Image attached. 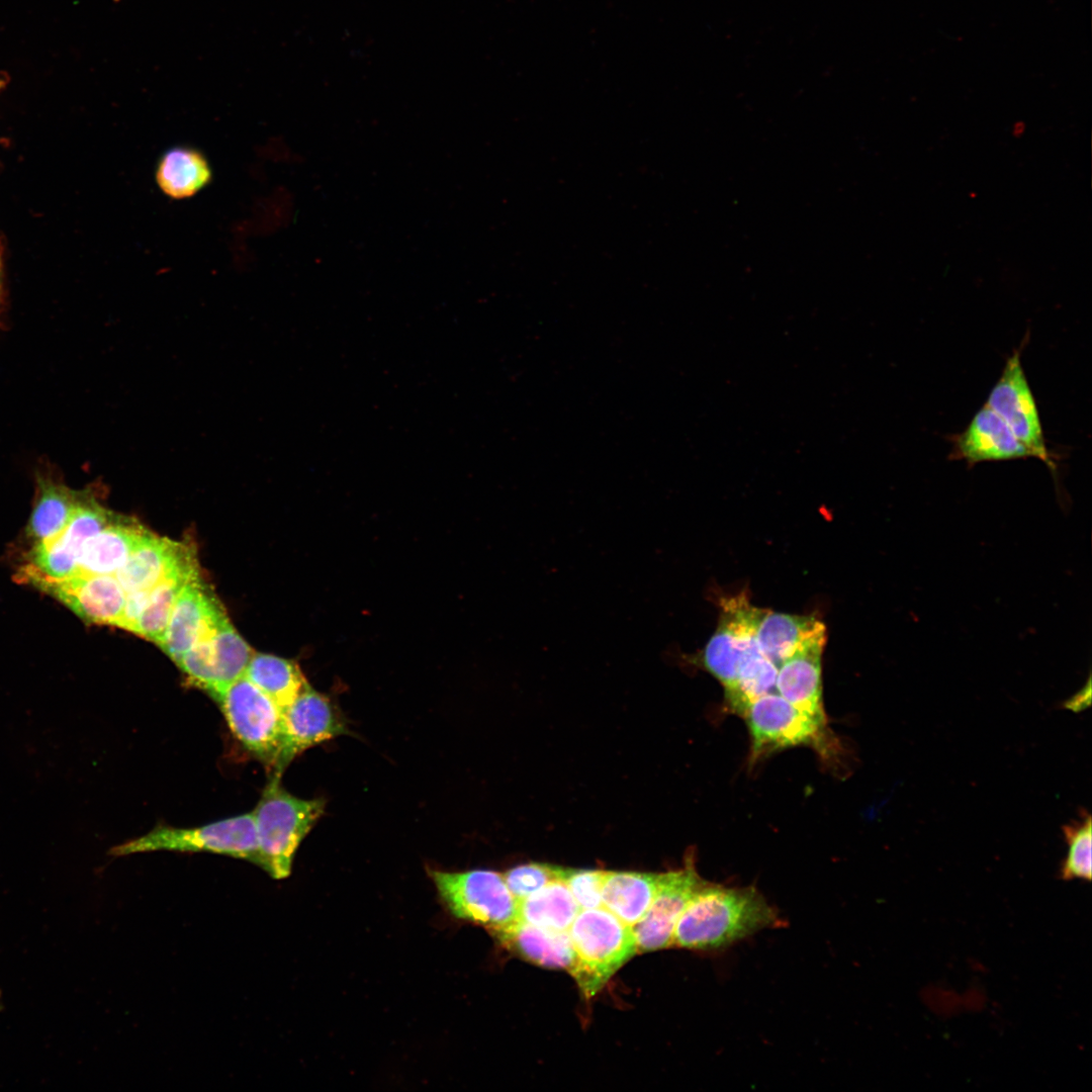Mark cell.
<instances>
[{"label":"cell","mask_w":1092,"mask_h":1092,"mask_svg":"<svg viewBox=\"0 0 1092 1092\" xmlns=\"http://www.w3.org/2000/svg\"><path fill=\"white\" fill-rule=\"evenodd\" d=\"M780 922L777 910L755 888L704 882L676 923L672 945L719 950Z\"/></svg>","instance_id":"obj_1"},{"label":"cell","mask_w":1092,"mask_h":1092,"mask_svg":"<svg viewBox=\"0 0 1092 1092\" xmlns=\"http://www.w3.org/2000/svg\"><path fill=\"white\" fill-rule=\"evenodd\" d=\"M214 701L236 738L273 770L283 740L280 708L245 675L231 684Z\"/></svg>","instance_id":"obj_7"},{"label":"cell","mask_w":1092,"mask_h":1092,"mask_svg":"<svg viewBox=\"0 0 1092 1092\" xmlns=\"http://www.w3.org/2000/svg\"><path fill=\"white\" fill-rule=\"evenodd\" d=\"M273 774L252 812L259 867L275 879L291 872L294 853L325 811L324 799H301L282 787Z\"/></svg>","instance_id":"obj_2"},{"label":"cell","mask_w":1092,"mask_h":1092,"mask_svg":"<svg viewBox=\"0 0 1092 1092\" xmlns=\"http://www.w3.org/2000/svg\"><path fill=\"white\" fill-rule=\"evenodd\" d=\"M762 653L778 667L798 653L823 649L826 626L815 616L790 615L762 609L756 627Z\"/></svg>","instance_id":"obj_16"},{"label":"cell","mask_w":1092,"mask_h":1092,"mask_svg":"<svg viewBox=\"0 0 1092 1092\" xmlns=\"http://www.w3.org/2000/svg\"><path fill=\"white\" fill-rule=\"evenodd\" d=\"M254 653L226 618L214 634L193 645L177 665L190 684L215 700L245 675Z\"/></svg>","instance_id":"obj_9"},{"label":"cell","mask_w":1092,"mask_h":1092,"mask_svg":"<svg viewBox=\"0 0 1092 1092\" xmlns=\"http://www.w3.org/2000/svg\"><path fill=\"white\" fill-rule=\"evenodd\" d=\"M505 882L519 903L555 880H561V868L532 862L510 869L504 875Z\"/></svg>","instance_id":"obj_30"},{"label":"cell","mask_w":1092,"mask_h":1092,"mask_svg":"<svg viewBox=\"0 0 1092 1092\" xmlns=\"http://www.w3.org/2000/svg\"><path fill=\"white\" fill-rule=\"evenodd\" d=\"M742 717L751 736V764L772 752L795 746L812 747L827 759L836 753L838 744L827 723L796 708L779 693L755 699Z\"/></svg>","instance_id":"obj_4"},{"label":"cell","mask_w":1092,"mask_h":1092,"mask_svg":"<svg viewBox=\"0 0 1092 1092\" xmlns=\"http://www.w3.org/2000/svg\"><path fill=\"white\" fill-rule=\"evenodd\" d=\"M155 180L163 194L181 200L208 186L212 169L202 151L193 146L178 145L166 150L158 159Z\"/></svg>","instance_id":"obj_20"},{"label":"cell","mask_w":1092,"mask_h":1092,"mask_svg":"<svg viewBox=\"0 0 1092 1092\" xmlns=\"http://www.w3.org/2000/svg\"><path fill=\"white\" fill-rule=\"evenodd\" d=\"M951 444L949 458L963 460L969 466L1031 457L1007 424L986 403L964 431L951 437Z\"/></svg>","instance_id":"obj_14"},{"label":"cell","mask_w":1092,"mask_h":1092,"mask_svg":"<svg viewBox=\"0 0 1092 1092\" xmlns=\"http://www.w3.org/2000/svg\"><path fill=\"white\" fill-rule=\"evenodd\" d=\"M169 850L211 852L259 864V848L252 812L196 827L159 825L148 833L111 849L113 855Z\"/></svg>","instance_id":"obj_5"},{"label":"cell","mask_w":1092,"mask_h":1092,"mask_svg":"<svg viewBox=\"0 0 1092 1092\" xmlns=\"http://www.w3.org/2000/svg\"><path fill=\"white\" fill-rule=\"evenodd\" d=\"M2 293H3V289H2V268H1V258H0V312H1V307H2Z\"/></svg>","instance_id":"obj_34"},{"label":"cell","mask_w":1092,"mask_h":1092,"mask_svg":"<svg viewBox=\"0 0 1092 1092\" xmlns=\"http://www.w3.org/2000/svg\"><path fill=\"white\" fill-rule=\"evenodd\" d=\"M36 479L37 495L28 533L37 543L62 532L75 509L79 491L72 490L48 472H38Z\"/></svg>","instance_id":"obj_23"},{"label":"cell","mask_w":1092,"mask_h":1092,"mask_svg":"<svg viewBox=\"0 0 1092 1092\" xmlns=\"http://www.w3.org/2000/svg\"><path fill=\"white\" fill-rule=\"evenodd\" d=\"M504 947L535 965L570 971L574 952L567 931H553L521 920L492 932Z\"/></svg>","instance_id":"obj_19"},{"label":"cell","mask_w":1092,"mask_h":1092,"mask_svg":"<svg viewBox=\"0 0 1092 1092\" xmlns=\"http://www.w3.org/2000/svg\"><path fill=\"white\" fill-rule=\"evenodd\" d=\"M4 86H5V80L0 78V91L4 88Z\"/></svg>","instance_id":"obj_35"},{"label":"cell","mask_w":1092,"mask_h":1092,"mask_svg":"<svg viewBox=\"0 0 1092 1092\" xmlns=\"http://www.w3.org/2000/svg\"><path fill=\"white\" fill-rule=\"evenodd\" d=\"M115 515L102 507L90 492L79 491L71 518L56 538L78 557L85 542L106 527Z\"/></svg>","instance_id":"obj_28"},{"label":"cell","mask_w":1092,"mask_h":1092,"mask_svg":"<svg viewBox=\"0 0 1092 1092\" xmlns=\"http://www.w3.org/2000/svg\"><path fill=\"white\" fill-rule=\"evenodd\" d=\"M696 871L693 858L674 871L659 874L654 899L632 929L637 951H651L672 946L676 923L689 901L704 883Z\"/></svg>","instance_id":"obj_12"},{"label":"cell","mask_w":1092,"mask_h":1092,"mask_svg":"<svg viewBox=\"0 0 1092 1092\" xmlns=\"http://www.w3.org/2000/svg\"><path fill=\"white\" fill-rule=\"evenodd\" d=\"M519 920L548 930L567 931L580 911L567 886L555 880L518 903Z\"/></svg>","instance_id":"obj_24"},{"label":"cell","mask_w":1092,"mask_h":1092,"mask_svg":"<svg viewBox=\"0 0 1092 1092\" xmlns=\"http://www.w3.org/2000/svg\"><path fill=\"white\" fill-rule=\"evenodd\" d=\"M150 590H133L126 593L123 612L118 627L132 632L142 615L149 599Z\"/></svg>","instance_id":"obj_32"},{"label":"cell","mask_w":1092,"mask_h":1092,"mask_svg":"<svg viewBox=\"0 0 1092 1092\" xmlns=\"http://www.w3.org/2000/svg\"><path fill=\"white\" fill-rule=\"evenodd\" d=\"M148 532L138 521L115 516L83 545L77 574L115 575Z\"/></svg>","instance_id":"obj_17"},{"label":"cell","mask_w":1092,"mask_h":1092,"mask_svg":"<svg viewBox=\"0 0 1092 1092\" xmlns=\"http://www.w3.org/2000/svg\"><path fill=\"white\" fill-rule=\"evenodd\" d=\"M194 560L195 549L186 541H173L149 531L115 576L125 594L151 590L165 576Z\"/></svg>","instance_id":"obj_15"},{"label":"cell","mask_w":1092,"mask_h":1092,"mask_svg":"<svg viewBox=\"0 0 1092 1092\" xmlns=\"http://www.w3.org/2000/svg\"><path fill=\"white\" fill-rule=\"evenodd\" d=\"M83 620L118 626L124 604L125 592L115 575H74L61 580L34 582Z\"/></svg>","instance_id":"obj_13"},{"label":"cell","mask_w":1092,"mask_h":1092,"mask_svg":"<svg viewBox=\"0 0 1092 1092\" xmlns=\"http://www.w3.org/2000/svg\"><path fill=\"white\" fill-rule=\"evenodd\" d=\"M1091 816L1085 809L1080 810L1079 820H1073L1062 826L1063 835L1068 845V853L1061 864V879H1080L1088 882L1091 880Z\"/></svg>","instance_id":"obj_29"},{"label":"cell","mask_w":1092,"mask_h":1092,"mask_svg":"<svg viewBox=\"0 0 1092 1092\" xmlns=\"http://www.w3.org/2000/svg\"><path fill=\"white\" fill-rule=\"evenodd\" d=\"M226 618L219 600L198 572L181 589L160 647L177 664L193 645L214 634Z\"/></svg>","instance_id":"obj_11"},{"label":"cell","mask_w":1092,"mask_h":1092,"mask_svg":"<svg viewBox=\"0 0 1092 1092\" xmlns=\"http://www.w3.org/2000/svg\"><path fill=\"white\" fill-rule=\"evenodd\" d=\"M986 404L1010 428L1029 451L1055 472L1053 454L1049 451L1034 395L1021 363V347L1006 360L1000 377L992 387Z\"/></svg>","instance_id":"obj_8"},{"label":"cell","mask_w":1092,"mask_h":1092,"mask_svg":"<svg viewBox=\"0 0 1092 1092\" xmlns=\"http://www.w3.org/2000/svg\"><path fill=\"white\" fill-rule=\"evenodd\" d=\"M198 572L199 567L195 560L160 580L150 590L148 603L132 632L160 646L181 589Z\"/></svg>","instance_id":"obj_25"},{"label":"cell","mask_w":1092,"mask_h":1092,"mask_svg":"<svg viewBox=\"0 0 1092 1092\" xmlns=\"http://www.w3.org/2000/svg\"><path fill=\"white\" fill-rule=\"evenodd\" d=\"M823 649L798 653L778 667L776 690L796 708L827 723L822 700Z\"/></svg>","instance_id":"obj_21"},{"label":"cell","mask_w":1092,"mask_h":1092,"mask_svg":"<svg viewBox=\"0 0 1092 1092\" xmlns=\"http://www.w3.org/2000/svg\"><path fill=\"white\" fill-rule=\"evenodd\" d=\"M756 627V620L746 619L736 628L740 650L737 685L726 702L740 716L752 701L776 690L778 666L760 650Z\"/></svg>","instance_id":"obj_18"},{"label":"cell","mask_w":1092,"mask_h":1092,"mask_svg":"<svg viewBox=\"0 0 1092 1092\" xmlns=\"http://www.w3.org/2000/svg\"><path fill=\"white\" fill-rule=\"evenodd\" d=\"M245 676L283 711L307 681L299 665L272 654L254 653Z\"/></svg>","instance_id":"obj_26"},{"label":"cell","mask_w":1092,"mask_h":1092,"mask_svg":"<svg viewBox=\"0 0 1092 1092\" xmlns=\"http://www.w3.org/2000/svg\"><path fill=\"white\" fill-rule=\"evenodd\" d=\"M659 874L605 871L602 905L633 927L645 915L656 894Z\"/></svg>","instance_id":"obj_22"},{"label":"cell","mask_w":1092,"mask_h":1092,"mask_svg":"<svg viewBox=\"0 0 1092 1092\" xmlns=\"http://www.w3.org/2000/svg\"><path fill=\"white\" fill-rule=\"evenodd\" d=\"M739 643L728 616L720 612L718 627L702 655L704 667L723 686L726 699L735 691L739 665Z\"/></svg>","instance_id":"obj_27"},{"label":"cell","mask_w":1092,"mask_h":1092,"mask_svg":"<svg viewBox=\"0 0 1092 1092\" xmlns=\"http://www.w3.org/2000/svg\"><path fill=\"white\" fill-rule=\"evenodd\" d=\"M601 870H574L561 868V881L567 886L574 900L582 909L602 907Z\"/></svg>","instance_id":"obj_31"},{"label":"cell","mask_w":1092,"mask_h":1092,"mask_svg":"<svg viewBox=\"0 0 1092 1092\" xmlns=\"http://www.w3.org/2000/svg\"><path fill=\"white\" fill-rule=\"evenodd\" d=\"M282 716L283 740L273 774L282 775L293 758L305 749L348 733L346 722L336 706L307 681L282 711Z\"/></svg>","instance_id":"obj_10"},{"label":"cell","mask_w":1092,"mask_h":1092,"mask_svg":"<svg viewBox=\"0 0 1092 1092\" xmlns=\"http://www.w3.org/2000/svg\"><path fill=\"white\" fill-rule=\"evenodd\" d=\"M429 874L454 917L482 925L491 932L519 920L518 902L503 875L489 870H430Z\"/></svg>","instance_id":"obj_6"},{"label":"cell","mask_w":1092,"mask_h":1092,"mask_svg":"<svg viewBox=\"0 0 1092 1092\" xmlns=\"http://www.w3.org/2000/svg\"><path fill=\"white\" fill-rule=\"evenodd\" d=\"M1091 703V682L1090 678L1079 693L1073 696L1071 699L1064 703V707L1074 712H1080L1086 709Z\"/></svg>","instance_id":"obj_33"},{"label":"cell","mask_w":1092,"mask_h":1092,"mask_svg":"<svg viewBox=\"0 0 1092 1092\" xmlns=\"http://www.w3.org/2000/svg\"><path fill=\"white\" fill-rule=\"evenodd\" d=\"M574 960L570 973L585 997H593L636 952L631 926L606 908L579 911L567 930Z\"/></svg>","instance_id":"obj_3"}]
</instances>
